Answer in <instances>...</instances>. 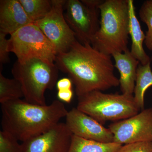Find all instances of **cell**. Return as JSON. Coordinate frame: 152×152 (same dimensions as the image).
<instances>
[{"label":"cell","instance_id":"6da1fadb","mask_svg":"<svg viewBox=\"0 0 152 152\" xmlns=\"http://www.w3.org/2000/svg\"><path fill=\"white\" fill-rule=\"evenodd\" d=\"M55 63L72 80L77 97L120 86L112 56L96 50L91 44L83 45L77 40L67 51L56 55Z\"/></svg>","mask_w":152,"mask_h":152},{"label":"cell","instance_id":"7a4b0ae2","mask_svg":"<svg viewBox=\"0 0 152 152\" xmlns=\"http://www.w3.org/2000/svg\"><path fill=\"white\" fill-rule=\"evenodd\" d=\"M1 110L2 130L22 142L47 132L66 118L68 113L60 100L39 105L21 99L1 104Z\"/></svg>","mask_w":152,"mask_h":152},{"label":"cell","instance_id":"3957f363","mask_svg":"<svg viewBox=\"0 0 152 152\" xmlns=\"http://www.w3.org/2000/svg\"><path fill=\"white\" fill-rule=\"evenodd\" d=\"M99 10V28L91 45L110 56L126 51L129 35L128 0H105Z\"/></svg>","mask_w":152,"mask_h":152},{"label":"cell","instance_id":"277c9868","mask_svg":"<svg viewBox=\"0 0 152 152\" xmlns=\"http://www.w3.org/2000/svg\"><path fill=\"white\" fill-rule=\"evenodd\" d=\"M78 100L77 108L102 125L126 119L141 110L133 95L94 91L78 97Z\"/></svg>","mask_w":152,"mask_h":152},{"label":"cell","instance_id":"5b68a950","mask_svg":"<svg viewBox=\"0 0 152 152\" xmlns=\"http://www.w3.org/2000/svg\"><path fill=\"white\" fill-rule=\"evenodd\" d=\"M58 71L55 64L34 58L23 62L17 60L12 73L21 85L25 100L30 103L45 105V92L56 86Z\"/></svg>","mask_w":152,"mask_h":152},{"label":"cell","instance_id":"8992f818","mask_svg":"<svg viewBox=\"0 0 152 152\" xmlns=\"http://www.w3.org/2000/svg\"><path fill=\"white\" fill-rule=\"evenodd\" d=\"M9 50L16 55L20 62L36 58L54 64L57 54L50 42L34 23L11 35Z\"/></svg>","mask_w":152,"mask_h":152},{"label":"cell","instance_id":"52a82bcc","mask_svg":"<svg viewBox=\"0 0 152 152\" xmlns=\"http://www.w3.org/2000/svg\"><path fill=\"white\" fill-rule=\"evenodd\" d=\"M66 2L52 0L50 12L43 18L34 23L50 42L57 54L67 51L77 40L65 18L64 7Z\"/></svg>","mask_w":152,"mask_h":152},{"label":"cell","instance_id":"ba28073f","mask_svg":"<svg viewBox=\"0 0 152 152\" xmlns=\"http://www.w3.org/2000/svg\"><path fill=\"white\" fill-rule=\"evenodd\" d=\"M64 17L76 39L81 43L91 44L99 28V9L88 7L79 0L66 2Z\"/></svg>","mask_w":152,"mask_h":152},{"label":"cell","instance_id":"9c48e42d","mask_svg":"<svg viewBox=\"0 0 152 152\" xmlns=\"http://www.w3.org/2000/svg\"><path fill=\"white\" fill-rule=\"evenodd\" d=\"M114 142L125 144L152 142V108L144 109L134 115L109 125Z\"/></svg>","mask_w":152,"mask_h":152},{"label":"cell","instance_id":"30bf717a","mask_svg":"<svg viewBox=\"0 0 152 152\" xmlns=\"http://www.w3.org/2000/svg\"><path fill=\"white\" fill-rule=\"evenodd\" d=\"M72 136L65 123L59 122L47 132L23 142L22 152H68Z\"/></svg>","mask_w":152,"mask_h":152},{"label":"cell","instance_id":"8fae6325","mask_svg":"<svg viewBox=\"0 0 152 152\" xmlns=\"http://www.w3.org/2000/svg\"><path fill=\"white\" fill-rule=\"evenodd\" d=\"M65 124L73 135L100 142H114V136L108 128L76 108L68 111Z\"/></svg>","mask_w":152,"mask_h":152},{"label":"cell","instance_id":"7c38bea8","mask_svg":"<svg viewBox=\"0 0 152 152\" xmlns=\"http://www.w3.org/2000/svg\"><path fill=\"white\" fill-rule=\"evenodd\" d=\"M31 23L19 0L0 1V32L11 35Z\"/></svg>","mask_w":152,"mask_h":152},{"label":"cell","instance_id":"4fadbf2b","mask_svg":"<svg viewBox=\"0 0 152 152\" xmlns=\"http://www.w3.org/2000/svg\"><path fill=\"white\" fill-rule=\"evenodd\" d=\"M112 56L115 60V67L119 72V80L122 94L133 95L140 62L132 55L129 49L124 53H115Z\"/></svg>","mask_w":152,"mask_h":152},{"label":"cell","instance_id":"5bb4252c","mask_svg":"<svg viewBox=\"0 0 152 152\" xmlns=\"http://www.w3.org/2000/svg\"><path fill=\"white\" fill-rule=\"evenodd\" d=\"M129 9V34L132 39L130 52L142 65L151 62V58L143 48L145 35L142 29L138 19L136 16L135 7L133 0H128Z\"/></svg>","mask_w":152,"mask_h":152},{"label":"cell","instance_id":"9a60e30c","mask_svg":"<svg viewBox=\"0 0 152 152\" xmlns=\"http://www.w3.org/2000/svg\"><path fill=\"white\" fill-rule=\"evenodd\" d=\"M123 145L86 140L73 135L68 152H118Z\"/></svg>","mask_w":152,"mask_h":152},{"label":"cell","instance_id":"2e32d148","mask_svg":"<svg viewBox=\"0 0 152 152\" xmlns=\"http://www.w3.org/2000/svg\"><path fill=\"white\" fill-rule=\"evenodd\" d=\"M151 62L146 65L140 64L137 72L134 98L141 110L145 107V95L146 91L152 86V71Z\"/></svg>","mask_w":152,"mask_h":152},{"label":"cell","instance_id":"e0dca14e","mask_svg":"<svg viewBox=\"0 0 152 152\" xmlns=\"http://www.w3.org/2000/svg\"><path fill=\"white\" fill-rule=\"evenodd\" d=\"M29 18L32 23L43 18L51 10L50 0H19Z\"/></svg>","mask_w":152,"mask_h":152},{"label":"cell","instance_id":"ac0fdd59","mask_svg":"<svg viewBox=\"0 0 152 152\" xmlns=\"http://www.w3.org/2000/svg\"><path fill=\"white\" fill-rule=\"evenodd\" d=\"M24 97L21 85L16 79H9L0 72L1 104Z\"/></svg>","mask_w":152,"mask_h":152},{"label":"cell","instance_id":"d6986e66","mask_svg":"<svg viewBox=\"0 0 152 152\" xmlns=\"http://www.w3.org/2000/svg\"><path fill=\"white\" fill-rule=\"evenodd\" d=\"M139 14L140 19L148 28L144 43L147 48L152 51V0H146L143 3Z\"/></svg>","mask_w":152,"mask_h":152},{"label":"cell","instance_id":"ffe728a7","mask_svg":"<svg viewBox=\"0 0 152 152\" xmlns=\"http://www.w3.org/2000/svg\"><path fill=\"white\" fill-rule=\"evenodd\" d=\"M18 140L6 131L0 132V152H22Z\"/></svg>","mask_w":152,"mask_h":152},{"label":"cell","instance_id":"44dd1931","mask_svg":"<svg viewBox=\"0 0 152 152\" xmlns=\"http://www.w3.org/2000/svg\"><path fill=\"white\" fill-rule=\"evenodd\" d=\"M118 152H152V142L125 144Z\"/></svg>","mask_w":152,"mask_h":152},{"label":"cell","instance_id":"7402d4cb","mask_svg":"<svg viewBox=\"0 0 152 152\" xmlns=\"http://www.w3.org/2000/svg\"><path fill=\"white\" fill-rule=\"evenodd\" d=\"M7 34L0 32V63L1 65L8 63L10 60L9 50V39Z\"/></svg>","mask_w":152,"mask_h":152},{"label":"cell","instance_id":"603a6c76","mask_svg":"<svg viewBox=\"0 0 152 152\" xmlns=\"http://www.w3.org/2000/svg\"><path fill=\"white\" fill-rule=\"evenodd\" d=\"M73 94V91L72 89L61 90L58 91L57 96L59 100L66 103H70L72 99Z\"/></svg>","mask_w":152,"mask_h":152},{"label":"cell","instance_id":"cb8c5ba5","mask_svg":"<svg viewBox=\"0 0 152 152\" xmlns=\"http://www.w3.org/2000/svg\"><path fill=\"white\" fill-rule=\"evenodd\" d=\"M72 81L69 78H63L58 80L56 84L58 91L72 89Z\"/></svg>","mask_w":152,"mask_h":152},{"label":"cell","instance_id":"d4e9b609","mask_svg":"<svg viewBox=\"0 0 152 152\" xmlns=\"http://www.w3.org/2000/svg\"><path fill=\"white\" fill-rule=\"evenodd\" d=\"M81 1L88 7L98 9L104 1L103 0H81Z\"/></svg>","mask_w":152,"mask_h":152}]
</instances>
